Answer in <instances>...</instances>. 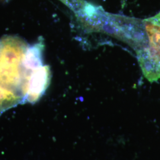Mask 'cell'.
I'll use <instances>...</instances> for the list:
<instances>
[{
  "mask_svg": "<svg viewBox=\"0 0 160 160\" xmlns=\"http://www.w3.org/2000/svg\"><path fill=\"white\" fill-rule=\"evenodd\" d=\"M42 42L29 46L15 36L0 39V113L30 103L42 72Z\"/></svg>",
  "mask_w": 160,
  "mask_h": 160,
  "instance_id": "6da1fadb",
  "label": "cell"
},
{
  "mask_svg": "<svg viewBox=\"0 0 160 160\" xmlns=\"http://www.w3.org/2000/svg\"><path fill=\"white\" fill-rule=\"evenodd\" d=\"M138 61L147 80L152 82L160 79V54L148 46L136 51Z\"/></svg>",
  "mask_w": 160,
  "mask_h": 160,
  "instance_id": "7a4b0ae2",
  "label": "cell"
},
{
  "mask_svg": "<svg viewBox=\"0 0 160 160\" xmlns=\"http://www.w3.org/2000/svg\"><path fill=\"white\" fill-rule=\"evenodd\" d=\"M69 8L75 14L80 12L86 5L85 0H59Z\"/></svg>",
  "mask_w": 160,
  "mask_h": 160,
  "instance_id": "3957f363",
  "label": "cell"
},
{
  "mask_svg": "<svg viewBox=\"0 0 160 160\" xmlns=\"http://www.w3.org/2000/svg\"><path fill=\"white\" fill-rule=\"evenodd\" d=\"M149 21L160 26V12L153 17L147 18Z\"/></svg>",
  "mask_w": 160,
  "mask_h": 160,
  "instance_id": "277c9868",
  "label": "cell"
}]
</instances>
